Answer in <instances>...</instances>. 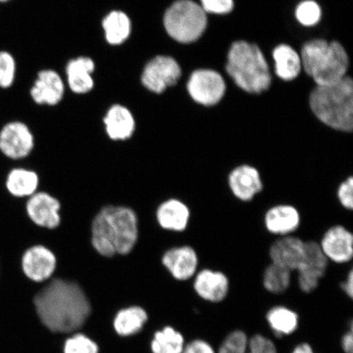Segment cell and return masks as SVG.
Listing matches in <instances>:
<instances>
[{
  "label": "cell",
  "mask_w": 353,
  "mask_h": 353,
  "mask_svg": "<svg viewBox=\"0 0 353 353\" xmlns=\"http://www.w3.org/2000/svg\"><path fill=\"white\" fill-rule=\"evenodd\" d=\"M65 87L63 79L52 70H43L30 88L29 95L38 105H56L63 99Z\"/></svg>",
  "instance_id": "20"
},
{
  "label": "cell",
  "mask_w": 353,
  "mask_h": 353,
  "mask_svg": "<svg viewBox=\"0 0 353 353\" xmlns=\"http://www.w3.org/2000/svg\"><path fill=\"white\" fill-rule=\"evenodd\" d=\"M194 292L203 301L219 304L225 301L230 294L231 281L226 273L206 268L198 271L193 277Z\"/></svg>",
  "instance_id": "14"
},
{
  "label": "cell",
  "mask_w": 353,
  "mask_h": 353,
  "mask_svg": "<svg viewBox=\"0 0 353 353\" xmlns=\"http://www.w3.org/2000/svg\"><path fill=\"white\" fill-rule=\"evenodd\" d=\"M34 148V132L28 123L12 121L4 123L0 129V152L10 160H25Z\"/></svg>",
  "instance_id": "7"
},
{
  "label": "cell",
  "mask_w": 353,
  "mask_h": 353,
  "mask_svg": "<svg viewBox=\"0 0 353 353\" xmlns=\"http://www.w3.org/2000/svg\"><path fill=\"white\" fill-rule=\"evenodd\" d=\"M183 353H218V352L217 348H215L213 344L206 339H196L186 343Z\"/></svg>",
  "instance_id": "37"
},
{
  "label": "cell",
  "mask_w": 353,
  "mask_h": 353,
  "mask_svg": "<svg viewBox=\"0 0 353 353\" xmlns=\"http://www.w3.org/2000/svg\"><path fill=\"white\" fill-rule=\"evenodd\" d=\"M11 1L12 0H0V3H6Z\"/></svg>",
  "instance_id": "41"
},
{
  "label": "cell",
  "mask_w": 353,
  "mask_h": 353,
  "mask_svg": "<svg viewBox=\"0 0 353 353\" xmlns=\"http://www.w3.org/2000/svg\"><path fill=\"white\" fill-rule=\"evenodd\" d=\"M276 64V73L285 81L296 79L301 72L302 61L300 55L288 44H280L272 52Z\"/></svg>",
  "instance_id": "25"
},
{
  "label": "cell",
  "mask_w": 353,
  "mask_h": 353,
  "mask_svg": "<svg viewBox=\"0 0 353 353\" xmlns=\"http://www.w3.org/2000/svg\"><path fill=\"white\" fill-rule=\"evenodd\" d=\"M182 74L176 61L170 56H157L145 66L142 82L148 90L161 94L168 87L174 86Z\"/></svg>",
  "instance_id": "13"
},
{
  "label": "cell",
  "mask_w": 353,
  "mask_h": 353,
  "mask_svg": "<svg viewBox=\"0 0 353 353\" xmlns=\"http://www.w3.org/2000/svg\"><path fill=\"white\" fill-rule=\"evenodd\" d=\"M309 103L319 120L334 130L351 132L353 130V82L345 77L328 85L316 86Z\"/></svg>",
  "instance_id": "3"
},
{
  "label": "cell",
  "mask_w": 353,
  "mask_h": 353,
  "mask_svg": "<svg viewBox=\"0 0 353 353\" xmlns=\"http://www.w3.org/2000/svg\"><path fill=\"white\" fill-rule=\"evenodd\" d=\"M226 70L236 85L250 94H262L271 86L272 77L266 59L254 43L243 41L233 43Z\"/></svg>",
  "instance_id": "4"
},
{
  "label": "cell",
  "mask_w": 353,
  "mask_h": 353,
  "mask_svg": "<svg viewBox=\"0 0 353 353\" xmlns=\"http://www.w3.org/2000/svg\"><path fill=\"white\" fill-rule=\"evenodd\" d=\"M292 272L279 265L269 263L262 275L263 289L268 294L281 295L287 292L292 284Z\"/></svg>",
  "instance_id": "26"
},
{
  "label": "cell",
  "mask_w": 353,
  "mask_h": 353,
  "mask_svg": "<svg viewBox=\"0 0 353 353\" xmlns=\"http://www.w3.org/2000/svg\"><path fill=\"white\" fill-rule=\"evenodd\" d=\"M268 328L278 339L289 337L299 328V313L288 306L275 305L269 308L265 315Z\"/></svg>",
  "instance_id": "22"
},
{
  "label": "cell",
  "mask_w": 353,
  "mask_h": 353,
  "mask_svg": "<svg viewBox=\"0 0 353 353\" xmlns=\"http://www.w3.org/2000/svg\"><path fill=\"white\" fill-rule=\"evenodd\" d=\"M295 16L299 23L303 26H315L321 19V7L313 0H305L299 4L295 11Z\"/></svg>",
  "instance_id": "32"
},
{
  "label": "cell",
  "mask_w": 353,
  "mask_h": 353,
  "mask_svg": "<svg viewBox=\"0 0 353 353\" xmlns=\"http://www.w3.org/2000/svg\"><path fill=\"white\" fill-rule=\"evenodd\" d=\"M336 197L343 209L353 210V176L350 175L341 181L336 189Z\"/></svg>",
  "instance_id": "35"
},
{
  "label": "cell",
  "mask_w": 353,
  "mask_h": 353,
  "mask_svg": "<svg viewBox=\"0 0 353 353\" xmlns=\"http://www.w3.org/2000/svg\"><path fill=\"white\" fill-rule=\"evenodd\" d=\"M17 65L10 52L0 51V90H10L14 85Z\"/></svg>",
  "instance_id": "31"
},
{
  "label": "cell",
  "mask_w": 353,
  "mask_h": 353,
  "mask_svg": "<svg viewBox=\"0 0 353 353\" xmlns=\"http://www.w3.org/2000/svg\"><path fill=\"white\" fill-rule=\"evenodd\" d=\"M105 134L112 142H126L136 130V122L130 110L121 105H114L103 119Z\"/></svg>",
  "instance_id": "21"
},
{
  "label": "cell",
  "mask_w": 353,
  "mask_h": 353,
  "mask_svg": "<svg viewBox=\"0 0 353 353\" xmlns=\"http://www.w3.org/2000/svg\"><path fill=\"white\" fill-rule=\"evenodd\" d=\"M90 236L92 249L101 257L128 255L139 241L138 215L130 207L105 205L92 219Z\"/></svg>",
  "instance_id": "2"
},
{
  "label": "cell",
  "mask_w": 353,
  "mask_h": 353,
  "mask_svg": "<svg viewBox=\"0 0 353 353\" xmlns=\"http://www.w3.org/2000/svg\"><path fill=\"white\" fill-rule=\"evenodd\" d=\"M207 13L192 0H176L168 8L164 17L166 32L182 43L195 42L207 28Z\"/></svg>",
  "instance_id": "6"
},
{
  "label": "cell",
  "mask_w": 353,
  "mask_h": 353,
  "mask_svg": "<svg viewBox=\"0 0 353 353\" xmlns=\"http://www.w3.org/2000/svg\"><path fill=\"white\" fill-rule=\"evenodd\" d=\"M21 268L26 278L34 283H46L54 277L57 259L52 251L43 245L28 247L21 257Z\"/></svg>",
  "instance_id": "10"
},
{
  "label": "cell",
  "mask_w": 353,
  "mask_h": 353,
  "mask_svg": "<svg viewBox=\"0 0 353 353\" xmlns=\"http://www.w3.org/2000/svg\"><path fill=\"white\" fill-rule=\"evenodd\" d=\"M305 242L301 237L290 235L277 238L268 248L270 263L297 272L305 257Z\"/></svg>",
  "instance_id": "17"
},
{
  "label": "cell",
  "mask_w": 353,
  "mask_h": 353,
  "mask_svg": "<svg viewBox=\"0 0 353 353\" xmlns=\"http://www.w3.org/2000/svg\"><path fill=\"white\" fill-rule=\"evenodd\" d=\"M103 28L107 41L112 46H119L130 37L131 21L126 13L112 11L103 19Z\"/></svg>",
  "instance_id": "27"
},
{
  "label": "cell",
  "mask_w": 353,
  "mask_h": 353,
  "mask_svg": "<svg viewBox=\"0 0 353 353\" xmlns=\"http://www.w3.org/2000/svg\"><path fill=\"white\" fill-rule=\"evenodd\" d=\"M248 347L250 353H279L275 342L263 334L251 335Z\"/></svg>",
  "instance_id": "34"
},
{
  "label": "cell",
  "mask_w": 353,
  "mask_h": 353,
  "mask_svg": "<svg viewBox=\"0 0 353 353\" xmlns=\"http://www.w3.org/2000/svg\"><path fill=\"white\" fill-rule=\"evenodd\" d=\"M65 353H99V347L90 338L77 334L68 339L64 347Z\"/></svg>",
  "instance_id": "33"
},
{
  "label": "cell",
  "mask_w": 353,
  "mask_h": 353,
  "mask_svg": "<svg viewBox=\"0 0 353 353\" xmlns=\"http://www.w3.org/2000/svg\"><path fill=\"white\" fill-rule=\"evenodd\" d=\"M154 216L162 230L181 234L186 232L190 226L192 210L186 202L172 197L157 206Z\"/></svg>",
  "instance_id": "18"
},
{
  "label": "cell",
  "mask_w": 353,
  "mask_h": 353,
  "mask_svg": "<svg viewBox=\"0 0 353 353\" xmlns=\"http://www.w3.org/2000/svg\"><path fill=\"white\" fill-rule=\"evenodd\" d=\"M306 253L303 262L298 269L297 285L304 294H312L319 289L321 281L327 273L330 262L314 240L305 242Z\"/></svg>",
  "instance_id": "8"
},
{
  "label": "cell",
  "mask_w": 353,
  "mask_h": 353,
  "mask_svg": "<svg viewBox=\"0 0 353 353\" xmlns=\"http://www.w3.org/2000/svg\"><path fill=\"white\" fill-rule=\"evenodd\" d=\"M161 264L172 279L186 282L192 280L199 271L200 257L192 245L174 246L163 254Z\"/></svg>",
  "instance_id": "11"
},
{
  "label": "cell",
  "mask_w": 353,
  "mask_h": 353,
  "mask_svg": "<svg viewBox=\"0 0 353 353\" xmlns=\"http://www.w3.org/2000/svg\"><path fill=\"white\" fill-rule=\"evenodd\" d=\"M94 69V61L90 57H79L70 60L66 65V74L70 90L79 94L91 91L94 85V79L92 77Z\"/></svg>",
  "instance_id": "23"
},
{
  "label": "cell",
  "mask_w": 353,
  "mask_h": 353,
  "mask_svg": "<svg viewBox=\"0 0 353 353\" xmlns=\"http://www.w3.org/2000/svg\"><path fill=\"white\" fill-rule=\"evenodd\" d=\"M34 305L43 324L54 332H72L91 313L85 290L78 282L54 276L35 294Z\"/></svg>",
  "instance_id": "1"
},
{
  "label": "cell",
  "mask_w": 353,
  "mask_h": 353,
  "mask_svg": "<svg viewBox=\"0 0 353 353\" xmlns=\"http://www.w3.org/2000/svg\"><path fill=\"white\" fill-rule=\"evenodd\" d=\"M302 216L294 205L278 204L268 209L263 215L265 229L280 237L293 235L301 225Z\"/></svg>",
  "instance_id": "19"
},
{
  "label": "cell",
  "mask_w": 353,
  "mask_h": 353,
  "mask_svg": "<svg viewBox=\"0 0 353 353\" xmlns=\"http://www.w3.org/2000/svg\"><path fill=\"white\" fill-rule=\"evenodd\" d=\"M341 289L346 296L352 299L353 298V271L350 268L347 272L345 278L341 283Z\"/></svg>",
  "instance_id": "39"
},
{
  "label": "cell",
  "mask_w": 353,
  "mask_h": 353,
  "mask_svg": "<svg viewBox=\"0 0 353 353\" xmlns=\"http://www.w3.org/2000/svg\"><path fill=\"white\" fill-rule=\"evenodd\" d=\"M227 181L232 195L241 202L252 201L264 188L261 173L257 167L250 164H241L232 168Z\"/></svg>",
  "instance_id": "15"
},
{
  "label": "cell",
  "mask_w": 353,
  "mask_h": 353,
  "mask_svg": "<svg viewBox=\"0 0 353 353\" xmlns=\"http://www.w3.org/2000/svg\"><path fill=\"white\" fill-rule=\"evenodd\" d=\"M319 243L329 262L343 265L352 261L353 234L343 225H333L326 229Z\"/></svg>",
  "instance_id": "16"
},
{
  "label": "cell",
  "mask_w": 353,
  "mask_h": 353,
  "mask_svg": "<svg viewBox=\"0 0 353 353\" xmlns=\"http://www.w3.org/2000/svg\"><path fill=\"white\" fill-rule=\"evenodd\" d=\"M353 325L350 321L348 329L343 333L341 337V346L344 353H353Z\"/></svg>",
  "instance_id": "38"
},
{
  "label": "cell",
  "mask_w": 353,
  "mask_h": 353,
  "mask_svg": "<svg viewBox=\"0 0 353 353\" xmlns=\"http://www.w3.org/2000/svg\"><path fill=\"white\" fill-rule=\"evenodd\" d=\"M250 335L242 330L230 331L221 342L218 353H250L249 351Z\"/></svg>",
  "instance_id": "30"
},
{
  "label": "cell",
  "mask_w": 353,
  "mask_h": 353,
  "mask_svg": "<svg viewBox=\"0 0 353 353\" xmlns=\"http://www.w3.org/2000/svg\"><path fill=\"white\" fill-rule=\"evenodd\" d=\"M201 7L207 13L227 14L232 11L234 0H201Z\"/></svg>",
  "instance_id": "36"
},
{
  "label": "cell",
  "mask_w": 353,
  "mask_h": 353,
  "mask_svg": "<svg viewBox=\"0 0 353 353\" xmlns=\"http://www.w3.org/2000/svg\"><path fill=\"white\" fill-rule=\"evenodd\" d=\"M186 345L183 335L171 326L154 334L152 343L153 353H183Z\"/></svg>",
  "instance_id": "29"
},
{
  "label": "cell",
  "mask_w": 353,
  "mask_h": 353,
  "mask_svg": "<svg viewBox=\"0 0 353 353\" xmlns=\"http://www.w3.org/2000/svg\"><path fill=\"white\" fill-rule=\"evenodd\" d=\"M6 185L12 196L28 199L39 191V176L28 168H13L8 174Z\"/></svg>",
  "instance_id": "24"
},
{
  "label": "cell",
  "mask_w": 353,
  "mask_h": 353,
  "mask_svg": "<svg viewBox=\"0 0 353 353\" xmlns=\"http://www.w3.org/2000/svg\"><path fill=\"white\" fill-rule=\"evenodd\" d=\"M188 90L197 103L210 107L222 100L226 92V83L222 76L215 70H196L189 79Z\"/></svg>",
  "instance_id": "9"
},
{
  "label": "cell",
  "mask_w": 353,
  "mask_h": 353,
  "mask_svg": "<svg viewBox=\"0 0 353 353\" xmlns=\"http://www.w3.org/2000/svg\"><path fill=\"white\" fill-rule=\"evenodd\" d=\"M147 321L148 314L144 309L132 306L122 309L117 313L114 326L119 334L122 336H129L138 333Z\"/></svg>",
  "instance_id": "28"
},
{
  "label": "cell",
  "mask_w": 353,
  "mask_h": 353,
  "mask_svg": "<svg viewBox=\"0 0 353 353\" xmlns=\"http://www.w3.org/2000/svg\"><path fill=\"white\" fill-rule=\"evenodd\" d=\"M290 353H316L310 343L302 342L294 346Z\"/></svg>",
  "instance_id": "40"
},
{
  "label": "cell",
  "mask_w": 353,
  "mask_h": 353,
  "mask_svg": "<svg viewBox=\"0 0 353 353\" xmlns=\"http://www.w3.org/2000/svg\"><path fill=\"white\" fill-rule=\"evenodd\" d=\"M61 203L51 194L38 191L28 198L25 204L26 214L34 226L54 230L61 224Z\"/></svg>",
  "instance_id": "12"
},
{
  "label": "cell",
  "mask_w": 353,
  "mask_h": 353,
  "mask_svg": "<svg viewBox=\"0 0 353 353\" xmlns=\"http://www.w3.org/2000/svg\"><path fill=\"white\" fill-rule=\"evenodd\" d=\"M302 68L317 86L336 83L345 77L350 59L341 43L313 39L304 44L301 56Z\"/></svg>",
  "instance_id": "5"
}]
</instances>
